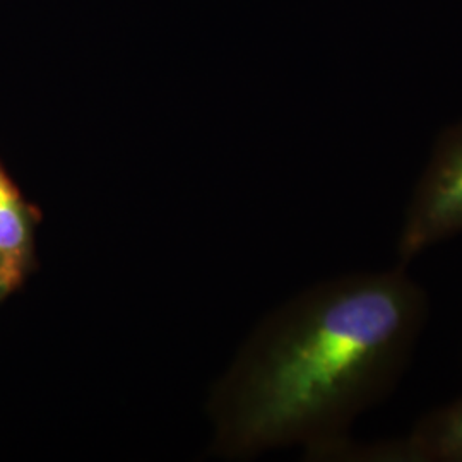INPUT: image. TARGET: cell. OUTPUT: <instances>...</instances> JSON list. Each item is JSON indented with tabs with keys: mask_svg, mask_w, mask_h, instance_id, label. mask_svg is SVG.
Wrapping results in <instances>:
<instances>
[{
	"mask_svg": "<svg viewBox=\"0 0 462 462\" xmlns=\"http://www.w3.org/2000/svg\"><path fill=\"white\" fill-rule=\"evenodd\" d=\"M429 317L406 265L353 274L293 309L250 365L238 431L247 446L339 435L389 396Z\"/></svg>",
	"mask_w": 462,
	"mask_h": 462,
	"instance_id": "1",
	"label": "cell"
},
{
	"mask_svg": "<svg viewBox=\"0 0 462 462\" xmlns=\"http://www.w3.org/2000/svg\"><path fill=\"white\" fill-rule=\"evenodd\" d=\"M462 233V120L439 134L397 240L399 264Z\"/></svg>",
	"mask_w": 462,
	"mask_h": 462,
	"instance_id": "2",
	"label": "cell"
},
{
	"mask_svg": "<svg viewBox=\"0 0 462 462\" xmlns=\"http://www.w3.org/2000/svg\"><path fill=\"white\" fill-rule=\"evenodd\" d=\"M406 442L414 462H462V396L420 418Z\"/></svg>",
	"mask_w": 462,
	"mask_h": 462,
	"instance_id": "3",
	"label": "cell"
},
{
	"mask_svg": "<svg viewBox=\"0 0 462 462\" xmlns=\"http://www.w3.org/2000/svg\"><path fill=\"white\" fill-rule=\"evenodd\" d=\"M26 244V228L17 199L0 202V282L7 284L19 276Z\"/></svg>",
	"mask_w": 462,
	"mask_h": 462,
	"instance_id": "4",
	"label": "cell"
},
{
	"mask_svg": "<svg viewBox=\"0 0 462 462\" xmlns=\"http://www.w3.org/2000/svg\"><path fill=\"white\" fill-rule=\"evenodd\" d=\"M11 199H16V194H14V190L11 189V185L7 183V180L0 175V202L11 200Z\"/></svg>",
	"mask_w": 462,
	"mask_h": 462,
	"instance_id": "5",
	"label": "cell"
}]
</instances>
